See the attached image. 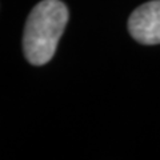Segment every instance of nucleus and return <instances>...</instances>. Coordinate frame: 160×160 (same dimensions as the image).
<instances>
[{
	"mask_svg": "<svg viewBox=\"0 0 160 160\" xmlns=\"http://www.w3.org/2000/svg\"><path fill=\"white\" fill-rule=\"evenodd\" d=\"M128 29L139 43L160 44V0L148 2L135 9L128 20Z\"/></svg>",
	"mask_w": 160,
	"mask_h": 160,
	"instance_id": "2",
	"label": "nucleus"
},
{
	"mask_svg": "<svg viewBox=\"0 0 160 160\" xmlns=\"http://www.w3.org/2000/svg\"><path fill=\"white\" fill-rule=\"evenodd\" d=\"M68 22V9L60 0H43L27 19L23 49L33 66H43L52 59L60 36Z\"/></svg>",
	"mask_w": 160,
	"mask_h": 160,
	"instance_id": "1",
	"label": "nucleus"
}]
</instances>
